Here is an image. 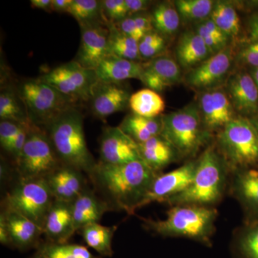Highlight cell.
Masks as SVG:
<instances>
[{
  "label": "cell",
  "instance_id": "cell-21",
  "mask_svg": "<svg viewBox=\"0 0 258 258\" xmlns=\"http://www.w3.org/2000/svg\"><path fill=\"white\" fill-rule=\"evenodd\" d=\"M45 241L52 243H69L76 233L72 214V203L54 200L47 213L43 227Z\"/></svg>",
  "mask_w": 258,
  "mask_h": 258
},
{
  "label": "cell",
  "instance_id": "cell-41",
  "mask_svg": "<svg viewBox=\"0 0 258 258\" xmlns=\"http://www.w3.org/2000/svg\"><path fill=\"white\" fill-rule=\"evenodd\" d=\"M196 32L203 38L212 55L217 54V52H220L228 46L227 45L228 41L222 40V39L218 38L212 35L210 32H208V30L202 23L199 24L197 26Z\"/></svg>",
  "mask_w": 258,
  "mask_h": 258
},
{
  "label": "cell",
  "instance_id": "cell-47",
  "mask_svg": "<svg viewBox=\"0 0 258 258\" xmlns=\"http://www.w3.org/2000/svg\"><path fill=\"white\" fill-rule=\"evenodd\" d=\"M248 30L249 42L258 41V13L249 20Z\"/></svg>",
  "mask_w": 258,
  "mask_h": 258
},
{
  "label": "cell",
  "instance_id": "cell-1",
  "mask_svg": "<svg viewBox=\"0 0 258 258\" xmlns=\"http://www.w3.org/2000/svg\"><path fill=\"white\" fill-rule=\"evenodd\" d=\"M158 174L142 159L119 165H108L98 161L88 178L93 189L113 211L133 215L140 209L141 203Z\"/></svg>",
  "mask_w": 258,
  "mask_h": 258
},
{
  "label": "cell",
  "instance_id": "cell-4",
  "mask_svg": "<svg viewBox=\"0 0 258 258\" xmlns=\"http://www.w3.org/2000/svg\"><path fill=\"white\" fill-rule=\"evenodd\" d=\"M229 171L216 145L209 146L199 157L198 168L191 184L166 203L171 207L198 205L214 208L225 193Z\"/></svg>",
  "mask_w": 258,
  "mask_h": 258
},
{
  "label": "cell",
  "instance_id": "cell-52",
  "mask_svg": "<svg viewBox=\"0 0 258 258\" xmlns=\"http://www.w3.org/2000/svg\"><path fill=\"white\" fill-rule=\"evenodd\" d=\"M249 120H250L251 123L253 124L254 128L257 130L258 133V115L253 117V118H251V119Z\"/></svg>",
  "mask_w": 258,
  "mask_h": 258
},
{
  "label": "cell",
  "instance_id": "cell-53",
  "mask_svg": "<svg viewBox=\"0 0 258 258\" xmlns=\"http://www.w3.org/2000/svg\"><path fill=\"white\" fill-rule=\"evenodd\" d=\"M31 258H44L42 257V254L40 253V252H37L36 251V252H35V254H34V255L32 256Z\"/></svg>",
  "mask_w": 258,
  "mask_h": 258
},
{
  "label": "cell",
  "instance_id": "cell-17",
  "mask_svg": "<svg viewBox=\"0 0 258 258\" xmlns=\"http://www.w3.org/2000/svg\"><path fill=\"white\" fill-rule=\"evenodd\" d=\"M226 89L235 111L243 117L257 113L258 89L250 74L238 71L231 75L227 80Z\"/></svg>",
  "mask_w": 258,
  "mask_h": 258
},
{
  "label": "cell",
  "instance_id": "cell-40",
  "mask_svg": "<svg viewBox=\"0 0 258 258\" xmlns=\"http://www.w3.org/2000/svg\"><path fill=\"white\" fill-rule=\"evenodd\" d=\"M21 124L12 120H1L0 122V145L7 152L10 153Z\"/></svg>",
  "mask_w": 258,
  "mask_h": 258
},
{
  "label": "cell",
  "instance_id": "cell-36",
  "mask_svg": "<svg viewBox=\"0 0 258 258\" xmlns=\"http://www.w3.org/2000/svg\"><path fill=\"white\" fill-rule=\"evenodd\" d=\"M67 13L72 15L80 25L104 22L102 16L101 2L98 0H73Z\"/></svg>",
  "mask_w": 258,
  "mask_h": 258
},
{
  "label": "cell",
  "instance_id": "cell-50",
  "mask_svg": "<svg viewBox=\"0 0 258 258\" xmlns=\"http://www.w3.org/2000/svg\"><path fill=\"white\" fill-rule=\"evenodd\" d=\"M0 177H1V181L3 182H6L7 181L10 180L11 177V174H10L9 166L7 165L6 163L3 161L1 163V167H0Z\"/></svg>",
  "mask_w": 258,
  "mask_h": 258
},
{
  "label": "cell",
  "instance_id": "cell-5",
  "mask_svg": "<svg viewBox=\"0 0 258 258\" xmlns=\"http://www.w3.org/2000/svg\"><path fill=\"white\" fill-rule=\"evenodd\" d=\"M216 147L232 173L258 164V133L245 117H236L217 133Z\"/></svg>",
  "mask_w": 258,
  "mask_h": 258
},
{
  "label": "cell",
  "instance_id": "cell-14",
  "mask_svg": "<svg viewBox=\"0 0 258 258\" xmlns=\"http://www.w3.org/2000/svg\"><path fill=\"white\" fill-rule=\"evenodd\" d=\"M99 154L98 162L108 165H119L142 159L139 144L119 126H106L103 129Z\"/></svg>",
  "mask_w": 258,
  "mask_h": 258
},
{
  "label": "cell",
  "instance_id": "cell-39",
  "mask_svg": "<svg viewBox=\"0 0 258 258\" xmlns=\"http://www.w3.org/2000/svg\"><path fill=\"white\" fill-rule=\"evenodd\" d=\"M102 16L107 25H116L128 17L125 0H101Z\"/></svg>",
  "mask_w": 258,
  "mask_h": 258
},
{
  "label": "cell",
  "instance_id": "cell-9",
  "mask_svg": "<svg viewBox=\"0 0 258 258\" xmlns=\"http://www.w3.org/2000/svg\"><path fill=\"white\" fill-rule=\"evenodd\" d=\"M20 179H45L58 169L62 162L45 129L30 123L23 151L14 162Z\"/></svg>",
  "mask_w": 258,
  "mask_h": 258
},
{
  "label": "cell",
  "instance_id": "cell-28",
  "mask_svg": "<svg viewBox=\"0 0 258 258\" xmlns=\"http://www.w3.org/2000/svg\"><path fill=\"white\" fill-rule=\"evenodd\" d=\"M116 230L117 226L107 227L95 222L85 226L79 232L85 243L95 249L100 256L111 257L113 254L112 242Z\"/></svg>",
  "mask_w": 258,
  "mask_h": 258
},
{
  "label": "cell",
  "instance_id": "cell-12",
  "mask_svg": "<svg viewBox=\"0 0 258 258\" xmlns=\"http://www.w3.org/2000/svg\"><path fill=\"white\" fill-rule=\"evenodd\" d=\"M232 61V47L227 46L190 69L185 76V83L189 87L202 91L217 88L227 77Z\"/></svg>",
  "mask_w": 258,
  "mask_h": 258
},
{
  "label": "cell",
  "instance_id": "cell-44",
  "mask_svg": "<svg viewBox=\"0 0 258 258\" xmlns=\"http://www.w3.org/2000/svg\"><path fill=\"white\" fill-rule=\"evenodd\" d=\"M120 32L128 35L137 41H140L144 35L137 26L133 16H128L120 23L115 25Z\"/></svg>",
  "mask_w": 258,
  "mask_h": 258
},
{
  "label": "cell",
  "instance_id": "cell-31",
  "mask_svg": "<svg viewBox=\"0 0 258 258\" xmlns=\"http://www.w3.org/2000/svg\"><path fill=\"white\" fill-rule=\"evenodd\" d=\"M150 14L154 30L164 37L174 35L179 28L181 18L175 5L169 2L157 3Z\"/></svg>",
  "mask_w": 258,
  "mask_h": 258
},
{
  "label": "cell",
  "instance_id": "cell-26",
  "mask_svg": "<svg viewBox=\"0 0 258 258\" xmlns=\"http://www.w3.org/2000/svg\"><path fill=\"white\" fill-rule=\"evenodd\" d=\"M232 191L246 210L258 214V170L251 169L235 171Z\"/></svg>",
  "mask_w": 258,
  "mask_h": 258
},
{
  "label": "cell",
  "instance_id": "cell-48",
  "mask_svg": "<svg viewBox=\"0 0 258 258\" xmlns=\"http://www.w3.org/2000/svg\"><path fill=\"white\" fill-rule=\"evenodd\" d=\"M73 0H52L51 9L57 13H67Z\"/></svg>",
  "mask_w": 258,
  "mask_h": 258
},
{
  "label": "cell",
  "instance_id": "cell-19",
  "mask_svg": "<svg viewBox=\"0 0 258 258\" xmlns=\"http://www.w3.org/2000/svg\"><path fill=\"white\" fill-rule=\"evenodd\" d=\"M13 247L20 251L37 249L41 243L43 230L40 226L11 209L1 207Z\"/></svg>",
  "mask_w": 258,
  "mask_h": 258
},
{
  "label": "cell",
  "instance_id": "cell-45",
  "mask_svg": "<svg viewBox=\"0 0 258 258\" xmlns=\"http://www.w3.org/2000/svg\"><path fill=\"white\" fill-rule=\"evenodd\" d=\"M128 16L144 13L149 9L152 2L147 0H125Z\"/></svg>",
  "mask_w": 258,
  "mask_h": 258
},
{
  "label": "cell",
  "instance_id": "cell-42",
  "mask_svg": "<svg viewBox=\"0 0 258 258\" xmlns=\"http://www.w3.org/2000/svg\"><path fill=\"white\" fill-rule=\"evenodd\" d=\"M237 62L241 64L258 68V41L249 42L242 47L237 55Z\"/></svg>",
  "mask_w": 258,
  "mask_h": 258
},
{
  "label": "cell",
  "instance_id": "cell-27",
  "mask_svg": "<svg viewBox=\"0 0 258 258\" xmlns=\"http://www.w3.org/2000/svg\"><path fill=\"white\" fill-rule=\"evenodd\" d=\"M118 126L137 144L144 143L152 137L161 135L162 115L156 118H147L132 113L123 118Z\"/></svg>",
  "mask_w": 258,
  "mask_h": 258
},
{
  "label": "cell",
  "instance_id": "cell-46",
  "mask_svg": "<svg viewBox=\"0 0 258 258\" xmlns=\"http://www.w3.org/2000/svg\"><path fill=\"white\" fill-rule=\"evenodd\" d=\"M0 242L3 245L13 247L8 226H7L4 217L1 214H0Z\"/></svg>",
  "mask_w": 258,
  "mask_h": 258
},
{
  "label": "cell",
  "instance_id": "cell-8",
  "mask_svg": "<svg viewBox=\"0 0 258 258\" xmlns=\"http://www.w3.org/2000/svg\"><path fill=\"white\" fill-rule=\"evenodd\" d=\"M55 198L45 179H17L2 200L1 207L11 209L42 229Z\"/></svg>",
  "mask_w": 258,
  "mask_h": 258
},
{
  "label": "cell",
  "instance_id": "cell-37",
  "mask_svg": "<svg viewBox=\"0 0 258 258\" xmlns=\"http://www.w3.org/2000/svg\"><path fill=\"white\" fill-rule=\"evenodd\" d=\"M214 3L211 0H177L174 2L180 18L186 21L202 22L210 17Z\"/></svg>",
  "mask_w": 258,
  "mask_h": 258
},
{
  "label": "cell",
  "instance_id": "cell-7",
  "mask_svg": "<svg viewBox=\"0 0 258 258\" xmlns=\"http://www.w3.org/2000/svg\"><path fill=\"white\" fill-rule=\"evenodd\" d=\"M16 89L23 102L29 121L42 128L66 110L79 106L39 78L24 80L18 83Z\"/></svg>",
  "mask_w": 258,
  "mask_h": 258
},
{
  "label": "cell",
  "instance_id": "cell-25",
  "mask_svg": "<svg viewBox=\"0 0 258 258\" xmlns=\"http://www.w3.org/2000/svg\"><path fill=\"white\" fill-rule=\"evenodd\" d=\"M176 50L177 62L184 69H193L212 56L203 38L197 32L183 34Z\"/></svg>",
  "mask_w": 258,
  "mask_h": 258
},
{
  "label": "cell",
  "instance_id": "cell-35",
  "mask_svg": "<svg viewBox=\"0 0 258 258\" xmlns=\"http://www.w3.org/2000/svg\"><path fill=\"white\" fill-rule=\"evenodd\" d=\"M236 258H258V222L241 231L233 244Z\"/></svg>",
  "mask_w": 258,
  "mask_h": 258
},
{
  "label": "cell",
  "instance_id": "cell-33",
  "mask_svg": "<svg viewBox=\"0 0 258 258\" xmlns=\"http://www.w3.org/2000/svg\"><path fill=\"white\" fill-rule=\"evenodd\" d=\"M210 18L230 38H235L240 33V18L231 3L222 1L215 3Z\"/></svg>",
  "mask_w": 258,
  "mask_h": 258
},
{
  "label": "cell",
  "instance_id": "cell-6",
  "mask_svg": "<svg viewBox=\"0 0 258 258\" xmlns=\"http://www.w3.org/2000/svg\"><path fill=\"white\" fill-rule=\"evenodd\" d=\"M211 134L204 126L196 103L162 115L161 136L174 148L179 157L196 155L208 143Z\"/></svg>",
  "mask_w": 258,
  "mask_h": 258
},
{
  "label": "cell",
  "instance_id": "cell-22",
  "mask_svg": "<svg viewBox=\"0 0 258 258\" xmlns=\"http://www.w3.org/2000/svg\"><path fill=\"white\" fill-rule=\"evenodd\" d=\"M110 211L113 210L106 200L89 186L72 203L75 230L77 232L85 226L99 222Z\"/></svg>",
  "mask_w": 258,
  "mask_h": 258
},
{
  "label": "cell",
  "instance_id": "cell-24",
  "mask_svg": "<svg viewBox=\"0 0 258 258\" xmlns=\"http://www.w3.org/2000/svg\"><path fill=\"white\" fill-rule=\"evenodd\" d=\"M139 149L142 160L158 174L179 157L174 148L161 135L139 144Z\"/></svg>",
  "mask_w": 258,
  "mask_h": 258
},
{
  "label": "cell",
  "instance_id": "cell-2",
  "mask_svg": "<svg viewBox=\"0 0 258 258\" xmlns=\"http://www.w3.org/2000/svg\"><path fill=\"white\" fill-rule=\"evenodd\" d=\"M62 164L72 166L88 176L98 164L88 149L84 118L78 106L62 112L45 128Z\"/></svg>",
  "mask_w": 258,
  "mask_h": 258
},
{
  "label": "cell",
  "instance_id": "cell-29",
  "mask_svg": "<svg viewBox=\"0 0 258 258\" xmlns=\"http://www.w3.org/2000/svg\"><path fill=\"white\" fill-rule=\"evenodd\" d=\"M129 107L135 114L156 118L160 116L165 109V102L159 93L145 88L132 95Z\"/></svg>",
  "mask_w": 258,
  "mask_h": 258
},
{
  "label": "cell",
  "instance_id": "cell-51",
  "mask_svg": "<svg viewBox=\"0 0 258 258\" xmlns=\"http://www.w3.org/2000/svg\"><path fill=\"white\" fill-rule=\"evenodd\" d=\"M250 75L252 76V79H253L258 89V68L252 69Z\"/></svg>",
  "mask_w": 258,
  "mask_h": 258
},
{
  "label": "cell",
  "instance_id": "cell-34",
  "mask_svg": "<svg viewBox=\"0 0 258 258\" xmlns=\"http://www.w3.org/2000/svg\"><path fill=\"white\" fill-rule=\"evenodd\" d=\"M44 258H102L79 244H56L42 241L36 249Z\"/></svg>",
  "mask_w": 258,
  "mask_h": 258
},
{
  "label": "cell",
  "instance_id": "cell-43",
  "mask_svg": "<svg viewBox=\"0 0 258 258\" xmlns=\"http://www.w3.org/2000/svg\"><path fill=\"white\" fill-rule=\"evenodd\" d=\"M30 123H22L20 126V130H19L18 134L14 140V142L12 145L11 149H10L9 154L13 157V161L18 159L23 151L24 146H25V142H26L27 137H28L29 127H30Z\"/></svg>",
  "mask_w": 258,
  "mask_h": 258
},
{
  "label": "cell",
  "instance_id": "cell-49",
  "mask_svg": "<svg viewBox=\"0 0 258 258\" xmlns=\"http://www.w3.org/2000/svg\"><path fill=\"white\" fill-rule=\"evenodd\" d=\"M30 4L32 8L45 10L47 12L52 11L51 4L52 0H31Z\"/></svg>",
  "mask_w": 258,
  "mask_h": 258
},
{
  "label": "cell",
  "instance_id": "cell-13",
  "mask_svg": "<svg viewBox=\"0 0 258 258\" xmlns=\"http://www.w3.org/2000/svg\"><path fill=\"white\" fill-rule=\"evenodd\" d=\"M81 27V42L74 60L83 68L96 70L108 55V40L109 26L103 21Z\"/></svg>",
  "mask_w": 258,
  "mask_h": 258
},
{
  "label": "cell",
  "instance_id": "cell-11",
  "mask_svg": "<svg viewBox=\"0 0 258 258\" xmlns=\"http://www.w3.org/2000/svg\"><path fill=\"white\" fill-rule=\"evenodd\" d=\"M198 159L166 174H159L153 181L140 208L152 203H166L169 199L184 191L191 184L198 168Z\"/></svg>",
  "mask_w": 258,
  "mask_h": 258
},
{
  "label": "cell",
  "instance_id": "cell-32",
  "mask_svg": "<svg viewBox=\"0 0 258 258\" xmlns=\"http://www.w3.org/2000/svg\"><path fill=\"white\" fill-rule=\"evenodd\" d=\"M0 119L28 123V114L16 88L6 86L0 93Z\"/></svg>",
  "mask_w": 258,
  "mask_h": 258
},
{
  "label": "cell",
  "instance_id": "cell-10",
  "mask_svg": "<svg viewBox=\"0 0 258 258\" xmlns=\"http://www.w3.org/2000/svg\"><path fill=\"white\" fill-rule=\"evenodd\" d=\"M38 78L77 105L89 102L98 82L95 70L83 68L75 60L60 64Z\"/></svg>",
  "mask_w": 258,
  "mask_h": 258
},
{
  "label": "cell",
  "instance_id": "cell-15",
  "mask_svg": "<svg viewBox=\"0 0 258 258\" xmlns=\"http://www.w3.org/2000/svg\"><path fill=\"white\" fill-rule=\"evenodd\" d=\"M198 108L204 126L210 133H218L236 118L235 108L225 91L218 87L202 91Z\"/></svg>",
  "mask_w": 258,
  "mask_h": 258
},
{
  "label": "cell",
  "instance_id": "cell-18",
  "mask_svg": "<svg viewBox=\"0 0 258 258\" xmlns=\"http://www.w3.org/2000/svg\"><path fill=\"white\" fill-rule=\"evenodd\" d=\"M86 175L72 166L62 164L45 179L55 200L73 203L89 187Z\"/></svg>",
  "mask_w": 258,
  "mask_h": 258
},
{
  "label": "cell",
  "instance_id": "cell-30",
  "mask_svg": "<svg viewBox=\"0 0 258 258\" xmlns=\"http://www.w3.org/2000/svg\"><path fill=\"white\" fill-rule=\"evenodd\" d=\"M108 55H114L126 60H142L139 50V42L120 32L115 25H108Z\"/></svg>",
  "mask_w": 258,
  "mask_h": 258
},
{
  "label": "cell",
  "instance_id": "cell-3",
  "mask_svg": "<svg viewBox=\"0 0 258 258\" xmlns=\"http://www.w3.org/2000/svg\"><path fill=\"white\" fill-rule=\"evenodd\" d=\"M217 217V210L212 207L177 205L168 210L164 220H142L144 228L156 235L185 237L210 247Z\"/></svg>",
  "mask_w": 258,
  "mask_h": 258
},
{
  "label": "cell",
  "instance_id": "cell-16",
  "mask_svg": "<svg viewBox=\"0 0 258 258\" xmlns=\"http://www.w3.org/2000/svg\"><path fill=\"white\" fill-rule=\"evenodd\" d=\"M130 89L123 83H108L98 81L93 88L92 96L88 102L91 113L99 119L129 107L132 96Z\"/></svg>",
  "mask_w": 258,
  "mask_h": 258
},
{
  "label": "cell",
  "instance_id": "cell-20",
  "mask_svg": "<svg viewBox=\"0 0 258 258\" xmlns=\"http://www.w3.org/2000/svg\"><path fill=\"white\" fill-rule=\"evenodd\" d=\"M143 67L140 81L156 92H161L181 81V68L171 57L159 56L143 62Z\"/></svg>",
  "mask_w": 258,
  "mask_h": 258
},
{
  "label": "cell",
  "instance_id": "cell-38",
  "mask_svg": "<svg viewBox=\"0 0 258 258\" xmlns=\"http://www.w3.org/2000/svg\"><path fill=\"white\" fill-rule=\"evenodd\" d=\"M165 38L159 32H149L139 42V54L142 60H150L161 56L166 50Z\"/></svg>",
  "mask_w": 258,
  "mask_h": 258
},
{
  "label": "cell",
  "instance_id": "cell-23",
  "mask_svg": "<svg viewBox=\"0 0 258 258\" xmlns=\"http://www.w3.org/2000/svg\"><path fill=\"white\" fill-rule=\"evenodd\" d=\"M143 69V62L109 55L105 57L95 71L98 81L123 83L128 79L140 81Z\"/></svg>",
  "mask_w": 258,
  "mask_h": 258
}]
</instances>
